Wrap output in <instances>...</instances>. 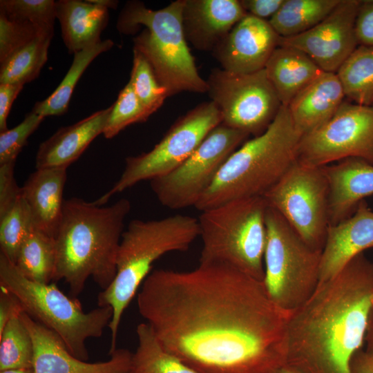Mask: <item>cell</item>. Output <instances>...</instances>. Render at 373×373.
Returning a JSON list of instances; mask_svg holds the SVG:
<instances>
[{
	"instance_id": "6da1fadb",
	"label": "cell",
	"mask_w": 373,
	"mask_h": 373,
	"mask_svg": "<svg viewBox=\"0 0 373 373\" xmlns=\"http://www.w3.org/2000/svg\"><path fill=\"white\" fill-rule=\"evenodd\" d=\"M137 303L162 346L198 373H276L286 365L290 312L263 282L230 265L155 269Z\"/></svg>"
},
{
	"instance_id": "7a4b0ae2",
	"label": "cell",
	"mask_w": 373,
	"mask_h": 373,
	"mask_svg": "<svg viewBox=\"0 0 373 373\" xmlns=\"http://www.w3.org/2000/svg\"><path fill=\"white\" fill-rule=\"evenodd\" d=\"M373 305V261L353 257L289 313L286 365L300 373H350Z\"/></svg>"
},
{
	"instance_id": "3957f363",
	"label": "cell",
	"mask_w": 373,
	"mask_h": 373,
	"mask_svg": "<svg viewBox=\"0 0 373 373\" xmlns=\"http://www.w3.org/2000/svg\"><path fill=\"white\" fill-rule=\"evenodd\" d=\"M131 202L103 207L79 198L65 200L55 241L54 280H64L73 297L88 278L106 289L117 273V256Z\"/></svg>"
},
{
	"instance_id": "277c9868",
	"label": "cell",
	"mask_w": 373,
	"mask_h": 373,
	"mask_svg": "<svg viewBox=\"0 0 373 373\" xmlns=\"http://www.w3.org/2000/svg\"><path fill=\"white\" fill-rule=\"evenodd\" d=\"M301 137L288 107L282 105L264 133L230 155L194 207L202 211L231 200L263 196L296 162Z\"/></svg>"
},
{
	"instance_id": "5b68a950",
	"label": "cell",
	"mask_w": 373,
	"mask_h": 373,
	"mask_svg": "<svg viewBox=\"0 0 373 373\" xmlns=\"http://www.w3.org/2000/svg\"><path fill=\"white\" fill-rule=\"evenodd\" d=\"M200 236L198 219L177 214L162 219L133 220L124 231L117 256V273L111 285L97 296L98 307L109 306L113 317L109 355L116 348L124 312L134 298L153 263L171 251H185Z\"/></svg>"
},
{
	"instance_id": "8992f818",
	"label": "cell",
	"mask_w": 373,
	"mask_h": 373,
	"mask_svg": "<svg viewBox=\"0 0 373 373\" xmlns=\"http://www.w3.org/2000/svg\"><path fill=\"white\" fill-rule=\"evenodd\" d=\"M184 0L171 2L159 10L146 8L143 2L126 3L118 17L119 32L133 35V50L140 52L166 90L168 97L182 92L207 93V84L200 75L190 52L182 27Z\"/></svg>"
},
{
	"instance_id": "52a82bcc",
	"label": "cell",
	"mask_w": 373,
	"mask_h": 373,
	"mask_svg": "<svg viewBox=\"0 0 373 373\" xmlns=\"http://www.w3.org/2000/svg\"><path fill=\"white\" fill-rule=\"evenodd\" d=\"M267 207L263 196H254L201 211L199 263L228 265L263 282Z\"/></svg>"
},
{
	"instance_id": "ba28073f",
	"label": "cell",
	"mask_w": 373,
	"mask_h": 373,
	"mask_svg": "<svg viewBox=\"0 0 373 373\" xmlns=\"http://www.w3.org/2000/svg\"><path fill=\"white\" fill-rule=\"evenodd\" d=\"M0 286L16 297L24 312L56 333L68 351L82 361L88 359L86 341L101 337L113 317L109 306L84 312L76 298L66 296L54 283L27 278L1 253Z\"/></svg>"
},
{
	"instance_id": "9c48e42d",
	"label": "cell",
	"mask_w": 373,
	"mask_h": 373,
	"mask_svg": "<svg viewBox=\"0 0 373 373\" xmlns=\"http://www.w3.org/2000/svg\"><path fill=\"white\" fill-rule=\"evenodd\" d=\"M265 224L264 285L271 300L291 312L319 283L322 251L309 247L281 215L268 205Z\"/></svg>"
},
{
	"instance_id": "30bf717a",
	"label": "cell",
	"mask_w": 373,
	"mask_h": 373,
	"mask_svg": "<svg viewBox=\"0 0 373 373\" xmlns=\"http://www.w3.org/2000/svg\"><path fill=\"white\" fill-rule=\"evenodd\" d=\"M222 122L221 113L214 102L198 104L178 119L151 151L127 157L119 180L94 203L102 206L113 195L140 182L170 173L185 161Z\"/></svg>"
},
{
	"instance_id": "8fae6325",
	"label": "cell",
	"mask_w": 373,
	"mask_h": 373,
	"mask_svg": "<svg viewBox=\"0 0 373 373\" xmlns=\"http://www.w3.org/2000/svg\"><path fill=\"white\" fill-rule=\"evenodd\" d=\"M263 197L309 247L323 251L330 220L329 183L322 167L296 162Z\"/></svg>"
},
{
	"instance_id": "7c38bea8",
	"label": "cell",
	"mask_w": 373,
	"mask_h": 373,
	"mask_svg": "<svg viewBox=\"0 0 373 373\" xmlns=\"http://www.w3.org/2000/svg\"><path fill=\"white\" fill-rule=\"evenodd\" d=\"M249 136L222 124L215 127L180 166L150 180L159 202L173 210L195 207L227 159Z\"/></svg>"
},
{
	"instance_id": "4fadbf2b",
	"label": "cell",
	"mask_w": 373,
	"mask_h": 373,
	"mask_svg": "<svg viewBox=\"0 0 373 373\" xmlns=\"http://www.w3.org/2000/svg\"><path fill=\"white\" fill-rule=\"evenodd\" d=\"M206 82L222 124L253 137L267 130L282 106L265 68L248 74L213 68Z\"/></svg>"
},
{
	"instance_id": "5bb4252c",
	"label": "cell",
	"mask_w": 373,
	"mask_h": 373,
	"mask_svg": "<svg viewBox=\"0 0 373 373\" xmlns=\"http://www.w3.org/2000/svg\"><path fill=\"white\" fill-rule=\"evenodd\" d=\"M373 164V106L344 101L321 126L301 137L296 162L322 167L349 158Z\"/></svg>"
},
{
	"instance_id": "9a60e30c",
	"label": "cell",
	"mask_w": 373,
	"mask_h": 373,
	"mask_svg": "<svg viewBox=\"0 0 373 373\" xmlns=\"http://www.w3.org/2000/svg\"><path fill=\"white\" fill-rule=\"evenodd\" d=\"M360 0H341L322 21L300 35L281 37L279 45L298 49L324 72L336 73L358 46L355 21Z\"/></svg>"
},
{
	"instance_id": "2e32d148",
	"label": "cell",
	"mask_w": 373,
	"mask_h": 373,
	"mask_svg": "<svg viewBox=\"0 0 373 373\" xmlns=\"http://www.w3.org/2000/svg\"><path fill=\"white\" fill-rule=\"evenodd\" d=\"M280 39L268 20L247 14L211 52L222 69L238 74L252 73L265 68Z\"/></svg>"
},
{
	"instance_id": "e0dca14e",
	"label": "cell",
	"mask_w": 373,
	"mask_h": 373,
	"mask_svg": "<svg viewBox=\"0 0 373 373\" xmlns=\"http://www.w3.org/2000/svg\"><path fill=\"white\" fill-rule=\"evenodd\" d=\"M20 316L33 341L34 373H131L133 353L116 349L108 361L88 363L74 356L60 337L22 311Z\"/></svg>"
},
{
	"instance_id": "ac0fdd59",
	"label": "cell",
	"mask_w": 373,
	"mask_h": 373,
	"mask_svg": "<svg viewBox=\"0 0 373 373\" xmlns=\"http://www.w3.org/2000/svg\"><path fill=\"white\" fill-rule=\"evenodd\" d=\"M373 248V211L365 200L340 222L329 225L322 251L319 283L333 278L353 257Z\"/></svg>"
},
{
	"instance_id": "d6986e66",
	"label": "cell",
	"mask_w": 373,
	"mask_h": 373,
	"mask_svg": "<svg viewBox=\"0 0 373 373\" xmlns=\"http://www.w3.org/2000/svg\"><path fill=\"white\" fill-rule=\"evenodd\" d=\"M247 14L238 0H184L186 41L197 50L212 52Z\"/></svg>"
},
{
	"instance_id": "ffe728a7",
	"label": "cell",
	"mask_w": 373,
	"mask_h": 373,
	"mask_svg": "<svg viewBox=\"0 0 373 373\" xmlns=\"http://www.w3.org/2000/svg\"><path fill=\"white\" fill-rule=\"evenodd\" d=\"M329 188L330 225L350 216L358 204L373 194V164L349 157L322 166Z\"/></svg>"
},
{
	"instance_id": "44dd1931",
	"label": "cell",
	"mask_w": 373,
	"mask_h": 373,
	"mask_svg": "<svg viewBox=\"0 0 373 373\" xmlns=\"http://www.w3.org/2000/svg\"><path fill=\"white\" fill-rule=\"evenodd\" d=\"M111 111V106L98 111L57 130L39 145L35 159L36 169H67L98 135L103 134Z\"/></svg>"
},
{
	"instance_id": "7402d4cb",
	"label": "cell",
	"mask_w": 373,
	"mask_h": 373,
	"mask_svg": "<svg viewBox=\"0 0 373 373\" xmlns=\"http://www.w3.org/2000/svg\"><path fill=\"white\" fill-rule=\"evenodd\" d=\"M345 97L336 73L323 72L300 92L287 107L296 129L303 136L330 119Z\"/></svg>"
},
{
	"instance_id": "603a6c76",
	"label": "cell",
	"mask_w": 373,
	"mask_h": 373,
	"mask_svg": "<svg viewBox=\"0 0 373 373\" xmlns=\"http://www.w3.org/2000/svg\"><path fill=\"white\" fill-rule=\"evenodd\" d=\"M66 169H38L21 186V195L32 216L34 226L55 238L64 206Z\"/></svg>"
},
{
	"instance_id": "cb8c5ba5",
	"label": "cell",
	"mask_w": 373,
	"mask_h": 373,
	"mask_svg": "<svg viewBox=\"0 0 373 373\" xmlns=\"http://www.w3.org/2000/svg\"><path fill=\"white\" fill-rule=\"evenodd\" d=\"M55 12L70 54L102 41L101 33L108 21L106 8L89 0H59L55 1Z\"/></svg>"
},
{
	"instance_id": "d4e9b609",
	"label": "cell",
	"mask_w": 373,
	"mask_h": 373,
	"mask_svg": "<svg viewBox=\"0 0 373 373\" xmlns=\"http://www.w3.org/2000/svg\"><path fill=\"white\" fill-rule=\"evenodd\" d=\"M265 70L282 105L286 106L324 72L303 51L283 45L274 51Z\"/></svg>"
},
{
	"instance_id": "484cf974",
	"label": "cell",
	"mask_w": 373,
	"mask_h": 373,
	"mask_svg": "<svg viewBox=\"0 0 373 373\" xmlns=\"http://www.w3.org/2000/svg\"><path fill=\"white\" fill-rule=\"evenodd\" d=\"M341 0H285L268 21L281 37L303 33L322 21Z\"/></svg>"
},
{
	"instance_id": "4316f807",
	"label": "cell",
	"mask_w": 373,
	"mask_h": 373,
	"mask_svg": "<svg viewBox=\"0 0 373 373\" xmlns=\"http://www.w3.org/2000/svg\"><path fill=\"white\" fill-rule=\"evenodd\" d=\"M113 45L112 40L105 39L75 53L71 66L61 82L46 99L36 102L32 111L44 118L66 113L75 86L84 72L99 55L110 50Z\"/></svg>"
},
{
	"instance_id": "83f0119b",
	"label": "cell",
	"mask_w": 373,
	"mask_h": 373,
	"mask_svg": "<svg viewBox=\"0 0 373 373\" xmlns=\"http://www.w3.org/2000/svg\"><path fill=\"white\" fill-rule=\"evenodd\" d=\"M138 346L133 353L131 373H198L167 352L146 322L136 328Z\"/></svg>"
},
{
	"instance_id": "f1b7e54d",
	"label": "cell",
	"mask_w": 373,
	"mask_h": 373,
	"mask_svg": "<svg viewBox=\"0 0 373 373\" xmlns=\"http://www.w3.org/2000/svg\"><path fill=\"white\" fill-rule=\"evenodd\" d=\"M15 265L27 278L50 283L56 268L55 238L35 227L22 244Z\"/></svg>"
},
{
	"instance_id": "f546056e",
	"label": "cell",
	"mask_w": 373,
	"mask_h": 373,
	"mask_svg": "<svg viewBox=\"0 0 373 373\" xmlns=\"http://www.w3.org/2000/svg\"><path fill=\"white\" fill-rule=\"evenodd\" d=\"M345 97L373 106V46L358 45L336 73Z\"/></svg>"
},
{
	"instance_id": "4dcf8cb0",
	"label": "cell",
	"mask_w": 373,
	"mask_h": 373,
	"mask_svg": "<svg viewBox=\"0 0 373 373\" xmlns=\"http://www.w3.org/2000/svg\"><path fill=\"white\" fill-rule=\"evenodd\" d=\"M51 39L39 36L1 63L0 84L24 86L36 79L48 59Z\"/></svg>"
},
{
	"instance_id": "1f68e13d",
	"label": "cell",
	"mask_w": 373,
	"mask_h": 373,
	"mask_svg": "<svg viewBox=\"0 0 373 373\" xmlns=\"http://www.w3.org/2000/svg\"><path fill=\"white\" fill-rule=\"evenodd\" d=\"M16 313L0 332V371L32 367L34 345L20 314Z\"/></svg>"
},
{
	"instance_id": "d6a6232c",
	"label": "cell",
	"mask_w": 373,
	"mask_h": 373,
	"mask_svg": "<svg viewBox=\"0 0 373 373\" xmlns=\"http://www.w3.org/2000/svg\"><path fill=\"white\" fill-rule=\"evenodd\" d=\"M35 228L30 210L22 197L0 216L1 252L15 264L20 248Z\"/></svg>"
},
{
	"instance_id": "836d02e7",
	"label": "cell",
	"mask_w": 373,
	"mask_h": 373,
	"mask_svg": "<svg viewBox=\"0 0 373 373\" xmlns=\"http://www.w3.org/2000/svg\"><path fill=\"white\" fill-rule=\"evenodd\" d=\"M0 12L10 19L32 24L41 36L52 38L56 19L52 0H1Z\"/></svg>"
},
{
	"instance_id": "e575fe53",
	"label": "cell",
	"mask_w": 373,
	"mask_h": 373,
	"mask_svg": "<svg viewBox=\"0 0 373 373\" xmlns=\"http://www.w3.org/2000/svg\"><path fill=\"white\" fill-rule=\"evenodd\" d=\"M137 98L151 115L168 97L145 57L133 50V66L128 81Z\"/></svg>"
},
{
	"instance_id": "d590c367",
	"label": "cell",
	"mask_w": 373,
	"mask_h": 373,
	"mask_svg": "<svg viewBox=\"0 0 373 373\" xmlns=\"http://www.w3.org/2000/svg\"><path fill=\"white\" fill-rule=\"evenodd\" d=\"M150 116L128 82L120 90L117 100L111 106L102 135L106 139L113 138L128 126L144 122Z\"/></svg>"
},
{
	"instance_id": "8d00e7d4",
	"label": "cell",
	"mask_w": 373,
	"mask_h": 373,
	"mask_svg": "<svg viewBox=\"0 0 373 373\" xmlns=\"http://www.w3.org/2000/svg\"><path fill=\"white\" fill-rule=\"evenodd\" d=\"M44 119V117L31 111L15 127L0 132V164L16 162L28 137Z\"/></svg>"
},
{
	"instance_id": "74e56055",
	"label": "cell",
	"mask_w": 373,
	"mask_h": 373,
	"mask_svg": "<svg viewBox=\"0 0 373 373\" xmlns=\"http://www.w3.org/2000/svg\"><path fill=\"white\" fill-rule=\"evenodd\" d=\"M39 36L30 23L10 19L0 12V64Z\"/></svg>"
},
{
	"instance_id": "f35d334b",
	"label": "cell",
	"mask_w": 373,
	"mask_h": 373,
	"mask_svg": "<svg viewBox=\"0 0 373 373\" xmlns=\"http://www.w3.org/2000/svg\"><path fill=\"white\" fill-rule=\"evenodd\" d=\"M15 162L0 164V216L6 213L21 195L15 178Z\"/></svg>"
},
{
	"instance_id": "ab89813d",
	"label": "cell",
	"mask_w": 373,
	"mask_h": 373,
	"mask_svg": "<svg viewBox=\"0 0 373 373\" xmlns=\"http://www.w3.org/2000/svg\"><path fill=\"white\" fill-rule=\"evenodd\" d=\"M355 33L358 45L373 46V0H360Z\"/></svg>"
},
{
	"instance_id": "60d3db41",
	"label": "cell",
	"mask_w": 373,
	"mask_h": 373,
	"mask_svg": "<svg viewBox=\"0 0 373 373\" xmlns=\"http://www.w3.org/2000/svg\"><path fill=\"white\" fill-rule=\"evenodd\" d=\"M247 14L268 21L278 12L285 0H240Z\"/></svg>"
},
{
	"instance_id": "b9f144b4",
	"label": "cell",
	"mask_w": 373,
	"mask_h": 373,
	"mask_svg": "<svg viewBox=\"0 0 373 373\" xmlns=\"http://www.w3.org/2000/svg\"><path fill=\"white\" fill-rule=\"evenodd\" d=\"M23 85L0 84V132L8 129L7 119L12 105Z\"/></svg>"
},
{
	"instance_id": "7bdbcfd3",
	"label": "cell",
	"mask_w": 373,
	"mask_h": 373,
	"mask_svg": "<svg viewBox=\"0 0 373 373\" xmlns=\"http://www.w3.org/2000/svg\"><path fill=\"white\" fill-rule=\"evenodd\" d=\"M23 311L16 298L7 289L0 287V332L10 319L17 312Z\"/></svg>"
},
{
	"instance_id": "ee69618b",
	"label": "cell",
	"mask_w": 373,
	"mask_h": 373,
	"mask_svg": "<svg viewBox=\"0 0 373 373\" xmlns=\"http://www.w3.org/2000/svg\"><path fill=\"white\" fill-rule=\"evenodd\" d=\"M350 373H373V357L362 349L357 351L351 360Z\"/></svg>"
},
{
	"instance_id": "f6af8a7d",
	"label": "cell",
	"mask_w": 373,
	"mask_h": 373,
	"mask_svg": "<svg viewBox=\"0 0 373 373\" xmlns=\"http://www.w3.org/2000/svg\"><path fill=\"white\" fill-rule=\"evenodd\" d=\"M365 352L373 357V305L370 309L365 337Z\"/></svg>"
},
{
	"instance_id": "bcb514c9",
	"label": "cell",
	"mask_w": 373,
	"mask_h": 373,
	"mask_svg": "<svg viewBox=\"0 0 373 373\" xmlns=\"http://www.w3.org/2000/svg\"><path fill=\"white\" fill-rule=\"evenodd\" d=\"M93 3L100 5L103 7L112 9H116L118 5L119 1L115 0H89Z\"/></svg>"
},
{
	"instance_id": "7dc6e473",
	"label": "cell",
	"mask_w": 373,
	"mask_h": 373,
	"mask_svg": "<svg viewBox=\"0 0 373 373\" xmlns=\"http://www.w3.org/2000/svg\"><path fill=\"white\" fill-rule=\"evenodd\" d=\"M0 373H34L32 367L8 369L0 371Z\"/></svg>"
},
{
	"instance_id": "c3c4849f",
	"label": "cell",
	"mask_w": 373,
	"mask_h": 373,
	"mask_svg": "<svg viewBox=\"0 0 373 373\" xmlns=\"http://www.w3.org/2000/svg\"><path fill=\"white\" fill-rule=\"evenodd\" d=\"M276 373H300L291 367L285 365L280 367Z\"/></svg>"
}]
</instances>
